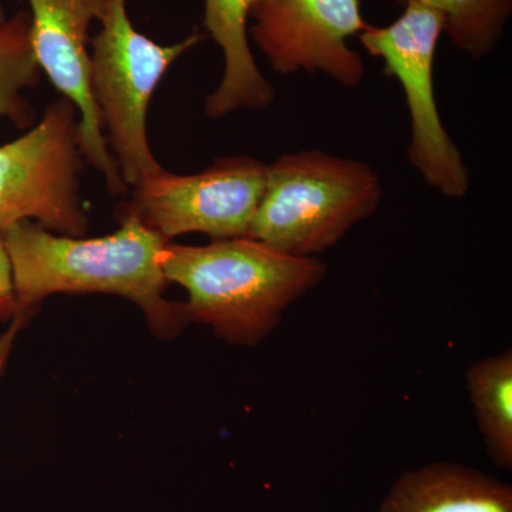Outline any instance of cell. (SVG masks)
I'll use <instances>...</instances> for the list:
<instances>
[{
    "instance_id": "cell-1",
    "label": "cell",
    "mask_w": 512,
    "mask_h": 512,
    "mask_svg": "<svg viewBox=\"0 0 512 512\" xmlns=\"http://www.w3.org/2000/svg\"><path fill=\"white\" fill-rule=\"evenodd\" d=\"M119 215V231L103 238L57 237L32 221L0 232L12 271L16 312L26 315L46 296L59 292L111 293L137 303L158 335H177L188 320L183 303L164 299L170 282L161 256L168 241L134 215Z\"/></svg>"
},
{
    "instance_id": "cell-2",
    "label": "cell",
    "mask_w": 512,
    "mask_h": 512,
    "mask_svg": "<svg viewBox=\"0 0 512 512\" xmlns=\"http://www.w3.org/2000/svg\"><path fill=\"white\" fill-rule=\"evenodd\" d=\"M161 266L168 282L188 292V322L211 326L238 345L261 342L286 308L328 274L318 258L288 255L251 238L217 239L204 247L167 242Z\"/></svg>"
},
{
    "instance_id": "cell-3",
    "label": "cell",
    "mask_w": 512,
    "mask_h": 512,
    "mask_svg": "<svg viewBox=\"0 0 512 512\" xmlns=\"http://www.w3.org/2000/svg\"><path fill=\"white\" fill-rule=\"evenodd\" d=\"M382 198V181L369 164L320 150L284 154L268 165L248 238L313 258L372 217Z\"/></svg>"
},
{
    "instance_id": "cell-4",
    "label": "cell",
    "mask_w": 512,
    "mask_h": 512,
    "mask_svg": "<svg viewBox=\"0 0 512 512\" xmlns=\"http://www.w3.org/2000/svg\"><path fill=\"white\" fill-rule=\"evenodd\" d=\"M204 37L194 32L175 45H158L134 28L126 0H110L93 40L90 86L124 184L137 187L164 170L148 144V106L171 64Z\"/></svg>"
},
{
    "instance_id": "cell-5",
    "label": "cell",
    "mask_w": 512,
    "mask_h": 512,
    "mask_svg": "<svg viewBox=\"0 0 512 512\" xmlns=\"http://www.w3.org/2000/svg\"><path fill=\"white\" fill-rule=\"evenodd\" d=\"M392 25H369L359 35L369 55L383 60L384 70L402 86L412 123L410 164L424 183L444 197H466L470 170L450 137L434 96L433 67L444 19L436 10L417 3L403 6Z\"/></svg>"
},
{
    "instance_id": "cell-6",
    "label": "cell",
    "mask_w": 512,
    "mask_h": 512,
    "mask_svg": "<svg viewBox=\"0 0 512 512\" xmlns=\"http://www.w3.org/2000/svg\"><path fill=\"white\" fill-rule=\"evenodd\" d=\"M72 101L47 107L25 136L0 146V232L36 220L67 237L86 234L79 202V123Z\"/></svg>"
},
{
    "instance_id": "cell-7",
    "label": "cell",
    "mask_w": 512,
    "mask_h": 512,
    "mask_svg": "<svg viewBox=\"0 0 512 512\" xmlns=\"http://www.w3.org/2000/svg\"><path fill=\"white\" fill-rule=\"evenodd\" d=\"M268 165L252 157H228L194 175L161 170L133 188L130 214L171 239L188 232L212 238H248L264 197Z\"/></svg>"
},
{
    "instance_id": "cell-8",
    "label": "cell",
    "mask_w": 512,
    "mask_h": 512,
    "mask_svg": "<svg viewBox=\"0 0 512 512\" xmlns=\"http://www.w3.org/2000/svg\"><path fill=\"white\" fill-rule=\"evenodd\" d=\"M249 19V35L276 73L319 72L345 87L365 79L348 43L369 28L360 0H259Z\"/></svg>"
},
{
    "instance_id": "cell-9",
    "label": "cell",
    "mask_w": 512,
    "mask_h": 512,
    "mask_svg": "<svg viewBox=\"0 0 512 512\" xmlns=\"http://www.w3.org/2000/svg\"><path fill=\"white\" fill-rule=\"evenodd\" d=\"M30 40L40 70L64 99L80 111L79 150L106 178L111 194H123L127 185L103 133L99 109L90 86L89 28L103 20L110 0H28Z\"/></svg>"
},
{
    "instance_id": "cell-10",
    "label": "cell",
    "mask_w": 512,
    "mask_h": 512,
    "mask_svg": "<svg viewBox=\"0 0 512 512\" xmlns=\"http://www.w3.org/2000/svg\"><path fill=\"white\" fill-rule=\"evenodd\" d=\"M205 28L224 53V74L205 104L210 117L239 109L264 110L275 89L256 66L248 40V19L259 0H204Z\"/></svg>"
},
{
    "instance_id": "cell-11",
    "label": "cell",
    "mask_w": 512,
    "mask_h": 512,
    "mask_svg": "<svg viewBox=\"0 0 512 512\" xmlns=\"http://www.w3.org/2000/svg\"><path fill=\"white\" fill-rule=\"evenodd\" d=\"M379 512H512V490L480 471L434 463L400 477Z\"/></svg>"
},
{
    "instance_id": "cell-12",
    "label": "cell",
    "mask_w": 512,
    "mask_h": 512,
    "mask_svg": "<svg viewBox=\"0 0 512 512\" xmlns=\"http://www.w3.org/2000/svg\"><path fill=\"white\" fill-rule=\"evenodd\" d=\"M468 396L491 460L512 467V352L484 357L466 373Z\"/></svg>"
},
{
    "instance_id": "cell-13",
    "label": "cell",
    "mask_w": 512,
    "mask_h": 512,
    "mask_svg": "<svg viewBox=\"0 0 512 512\" xmlns=\"http://www.w3.org/2000/svg\"><path fill=\"white\" fill-rule=\"evenodd\" d=\"M426 6L444 19V33L454 46L473 60L494 52L512 15V0H392Z\"/></svg>"
},
{
    "instance_id": "cell-14",
    "label": "cell",
    "mask_w": 512,
    "mask_h": 512,
    "mask_svg": "<svg viewBox=\"0 0 512 512\" xmlns=\"http://www.w3.org/2000/svg\"><path fill=\"white\" fill-rule=\"evenodd\" d=\"M40 72L30 40V15L20 10L0 25V117L19 127L32 123L35 113L22 90L36 86Z\"/></svg>"
},
{
    "instance_id": "cell-15",
    "label": "cell",
    "mask_w": 512,
    "mask_h": 512,
    "mask_svg": "<svg viewBox=\"0 0 512 512\" xmlns=\"http://www.w3.org/2000/svg\"><path fill=\"white\" fill-rule=\"evenodd\" d=\"M18 315L16 312L15 292H13L12 271L6 254L5 245L0 238V318Z\"/></svg>"
},
{
    "instance_id": "cell-16",
    "label": "cell",
    "mask_w": 512,
    "mask_h": 512,
    "mask_svg": "<svg viewBox=\"0 0 512 512\" xmlns=\"http://www.w3.org/2000/svg\"><path fill=\"white\" fill-rule=\"evenodd\" d=\"M25 318L26 315L18 313V315L13 318L9 328L6 329L5 332L0 333V375H2L3 369H5L10 352H12L13 345H15L16 336H18L19 329L22 328Z\"/></svg>"
},
{
    "instance_id": "cell-17",
    "label": "cell",
    "mask_w": 512,
    "mask_h": 512,
    "mask_svg": "<svg viewBox=\"0 0 512 512\" xmlns=\"http://www.w3.org/2000/svg\"><path fill=\"white\" fill-rule=\"evenodd\" d=\"M5 20H6L5 9H3V6L0 5V25H2V23L5 22Z\"/></svg>"
}]
</instances>
